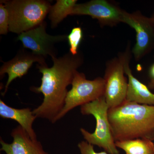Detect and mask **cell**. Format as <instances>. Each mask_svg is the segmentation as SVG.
<instances>
[{"mask_svg": "<svg viewBox=\"0 0 154 154\" xmlns=\"http://www.w3.org/2000/svg\"><path fill=\"white\" fill-rule=\"evenodd\" d=\"M53 65H37V68L42 74L41 84L38 87L30 88L32 92L42 93L43 99L41 105L33 109V113L37 118L56 122L57 116L65 105L68 86L72 85L76 72L84 62L82 54L79 52L74 55L70 52L60 57H53Z\"/></svg>", "mask_w": 154, "mask_h": 154, "instance_id": "1", "label": "cell"}, {"mask_svg": "<svg viewBox=\"0 0 154 154\" xmlns=\"http://www.w3.org/2000/svg\"><path fill=\"white\" fill-rule=\"evenodd\" d=\"M108 119L115 142L137 138L154 140V105L125 101L110 108Z\"/></svg>", "mask_w": 154, "mask_h": 154, "instance_id": "2", "label": "cell"}, {"mask_svg": "<svg viewBox=\"0 0 154 154\" xmlns=\"http://www.w3.org/2000/svg\"><path fill=\"white\" fill-rule=\"evenodd\" d=\"M9 16V31L19 35L40 25L49 13L51 5L43 0L1 1Z\"/></svg>", "mask_w": 154, "mask_h": 154, "instance_id": "3", "label": "cell"}, {"mask_svg": "<svg viewBox=\"0 0 154 154\" xmlns=\"http://www.w3.org/2000/svg\"><path fill=\"white\" fill-rule=\"evenodd\" d=\"M109 108L104 96L81 107L83 115L93 116L96 120V127L94 133L80 128L85 140L93 145L104 149L109 154H119L112 134L108 112Z\"/></svg>", "mask_w": 154, "mask_h": 154, "instance_id": "4", "label": "cell"}, {"mask_svg": "<svg viewBox=\"0 0 154 154\" xmlns=\"http://www.w3.org/2000/svg\"><path fill=\"white\" fill-rule=\"evenodd\" d=\"M131 54L129 43L124 51L106 62L103 78L105 84L104 97L109 109L126 101L128 79L125 76V69L130 63Z\"/></svg>", "mask_w": 154, "mask_h": 154, "instance_id": "5", "label": "cell"}, {"mask_svg": "<svg viewBox=\"0 0 154 154\" xmlns=\"http://www.w3.org/2000/svg\"><path fill=\"white\" fill-rule=\"evenodd\" d=\"M71 89L68 92L65 105L57 116L56 122L63 117L70 111L104 96L105 84L104 78L86 79L85 74L77 71L72 83Z\"/></svg>", "mask_w": 154, "mask_h": 154, "instance_id": "6", "label": "cell"}, {"mask_svg": "<svg viewBox=\"0 0 154 154\" xmlns=\"http://www.w3.org/2000/svg\"><path fill=\"white\" fill-rule=\"evenodd\" d=\"M122 23L135 31V44L131 50L135 60H140L154 50V23L151 17L139 11L132 13L125 11Z\"/></svg>", "mask_w": 154, "mask_h": 154, "instance_id": "7", "label": "cell"}, {"mask_svg": "<svg viewBox=\"0 0 154 154\" xmlns=\"http://www.w3.org/2000/svg\"><path fill=\"white\" fill-rule=\"evenodd\" d=\"M125 11L107 0H92L76 4L70 16H88L96 19L101 27H113L122 23Z\"/></svg>", "mask_w": 154, "mask_h": 154, "instance_id": "8", "label": "cell"}, {"mask_svg": "<svg viewBox=\"0 0 154 154\" xmlns=\"http://www.w3.org/2000/svg\"><path fill=\"white\" fill-rule=\"evenodd\" d=\"M47 23L43 22L40 25L19 34L17 40L22 42L24 48L29 49L31 52L45 58L50 56H56L55 45L67 39L66 35L53 36L46 32Z\"/></svg>", "mask_w": 154, "mask_h": 154, "instance_id": "9", "label": "cell"}, {"mask_svg": "<svg viewBox=\"0 0 154 154\" xmlns=\"http://www.w3.org/2000/svg\"><path fill=\"white\" fill-rule=\"evenodd\" d=\"M36 62L41 65H47L45 58L32 52L21 50L12 60L4 63L0 68V76L3 78L5 74H7L8 79L2 95L6 94L10 84L14 80L26 75L33 63Z\"/></svg>", "mask_w": 154, "mask_h": 154, "instance_id": "10", "label": "cell"}, {"mask_svg": "<svg viewBox=\"0 0 154 154\" xmlns=\"http://www.w3.org/2000/svg\"><path fill=\"white\" fill-rule=\"evenodd\" d=\"M13 142L7 143L1 138V150L6 154H48L41 143L32 140L22 127L19 125L12 130Z\"/></svg>", "mask_w": 154, "mask_h": 154, "instance_id": "11", "label": "cell"}, {"mask_svg": "<svg viewBox=\"0 0 154 154\" xmlns=\"http://www.w3.org/2000/svg\"><path fill=\"white\" fill-rule=\"evenodd\" d=\"M0 116L3 119H13L17 122L32 140H37V136L33 127V122L37 117L30 108H14L7 105L1 99Z\"/></svg>", "mask_w": 154, "mask_h": 154, "instance_id": "12", "label": "cell"}, {"mask_svg": "<svg viewBox=\"0 0 154 154\" xmlns=\"http://www.w3.org/2000/svg\"><path fill=\"white\" fill-rule=\"evenodd\" d=\"M129 63L127 65L125 69V75L128 79L126 101L143 105H154V94L148 87L134 76Z\"/></svg>", "mask_w": 154, "mask_h": 154, "instance_id": "13", "label": "cell"}, {"mask_svg": "<svg viewBox=\"0 0 154 154\" xmlns=\"http://www.w3.org/2000/svg\"><path fill=\"white\" fill-rule=\"evenodd\" d=\"M115 144L126 154H154V143L147 139L119 141L115 142Z\"/></svg>", "mask_w": 154, "mask_h": 154, "instance_id": "14", "label": "cell"}, {"mask_svg": "<svg viewBox=\"0 0 154 154\" xmlns=\"http://www.w3.org/2000/svg\"><path fill=\"white\" fill-rule=\"evenodd\" d=\"M76 0H57L50 9L48 18L51 27L55 28L65 18L70 15L74 7L77 4Z\"/></svg>", "mask_w": 154, "mask_h": 154, "instance_id": "15", "label": "cell"}, {"mask_svg": "<svg viewBox=\"0 0 154 154\" xmlns=\"http://www.w3.org/2000/svg\"><path fill=\"white\" fill-rule=\"evenodd\" d=\"M83 37V30L80 27H75L67 36V40L69 45V52L73 55L78 54L80 45Z\"/></svg>", "mask_w": 154, "mask_h": 154, "instance_id": "16", "label": "cell"}, {"mask_svg": "<svg viewBox=\"0 0 154 154\" xmlns=\"http://www.w3.org/2000/svg\"><path fill=\"white\" fill-rule=\"evenodd\" d=\"M9 16L7 8L3 3L0 4V34L5 35L9 31Z\"/></svg>", "mask_w": 154, "mask_h": 154, "instance_id": "17", "label": "cell"}, {"mask_svg": "<svg viewBox=\"0 0 154 154\" xmlns=\"http://www.w3.org/2000/svg\"><path fill=\"white\" fill-rule=\"evenodd\" d=\"M78 146L81 154H109L105 151L97 152L94 150V145L86 141L81 142Z\"/></svg>", "mask_w": 154, "mask_h": 154, "instance_id": "18", "label": "cell"}, {"mask_svg": "<svg viewBox=\"0 0 154 154\" xmlns=\"http://www.w3.org/2000/svg\"><path fill=\"white\" fill-rule=\"evenodd\" d=\"M150 81L148 84L149 89H154V63L151 66L149 69Z\"/></svg>", "mask_w": 154, "mask_h": 154, "instance_id": "19", "label": "cell"}, {"mask_svg": "<svg viewBox=\"0 0 154 154\" xmlns=\"http://www.w3.org/2000/svg\"><path fill=\"white\" fill-rule=\"evenodd\" d=\"M152 20V21H153L154 23V13L152 14V15L151 17H150Z\"/></svg>", "mask_w": 154, "mask_h": 154, "instance_id": "20", "label": "cell"}, {"mask_svg": "<svg viewBox=\"0 0 154 154\" xmlns=\"http://www.w3.org/2000/svg\"></svg>", "mask_w": 154, "mask_h": 154, "instance_id": "21", "label": "cell"}]
</instances>
